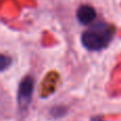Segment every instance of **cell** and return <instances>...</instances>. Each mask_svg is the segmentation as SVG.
<instances>
[{
  "label": "cell",
  "mask_w": 121,
  "mask_h": 121,
  "mask_svg": "<svg viewBox=\"0 0 121 121\" xmlns=\"http://www.w3.org/2000/svg\"><path fill=\"white\" fill-rule=\"evenodd\" d=\"M68 112V108L66 106H63V105H57V106H54L50 109V115L52 116L55 119H59V118L65 116Z\"/></svg>",
  "instance_id": "4"
},
{
  "label": "cell",
  "mask_w": 121,
  "mask_h": 121,
  "mask_svg": "<svg viewBox=\"0 0 121 121\" xmlns=\"http://www.w3.org/2000/svg\"><path fill=\"white\" fill-rule=\"evenodd\" d=\"M11 64H12V59L8 55L0 53V72L6 70L11 66Z\"/></svg>",
  "instance_id": "5"
},
{
  "label": "cell",
  "mask_w": 121,
  "mask_h": 121,
  "mask_svg": "<svg viewBox=\"0 0 121 121\" xmlns=\"http://www.w3.org/2000/svg\"><path fill=\"white\" fill-rule=\"evenodd\" d=\"M34 91V79L31 75H26L20 81L17 91V103L21 112L28 109Z\"/></svg>",
  "instance_id": "2"
},
{
  "label": "cell",
  "mask_w": 121,
  "mask_h": 121,
  "mask_svg": "<svg viewBox=\"0 0 121 121\" xmlns=\"http://www.w3.org/2000/svg\"><path fill=\"white\" fill-rule=\"evenodd\" d=\"M115 29L103 21L90 26L81 36L82 45L89 51H100L106 48L113 39Z\"/></svg>",
  "instance_id": "1"
},
{
  "label": "cell",
  "mask_w": 121,
  "mask_h": 121,
  "mask_svg": "<svg viewBox=\"0 0 121 121\" xmlns=\"http://www.w3.org/2000/svg\"><path fill=\"white\" fill-rule=\"evenodd\" d=\"M91 121H103V119H101V118H99V117H95L91 119Z\"/></svg>",
  "instance_id": "6"
},
{
  "label": "cell",
  "mask_w": 121,
  "mask_h": 121,
  "mask_svg": "<svg viewBox=\"0 0 121 121\" xmlns=\"http://www.w3.org/2000/svg\"><path fill=\"white\" fill-rule=\"evenodd\" d=\"M96 11L88 4H83L77 11V18L82 25H89L96 18Z\"/></svg>",
  "instance_id": "3"
}]
</instances>
